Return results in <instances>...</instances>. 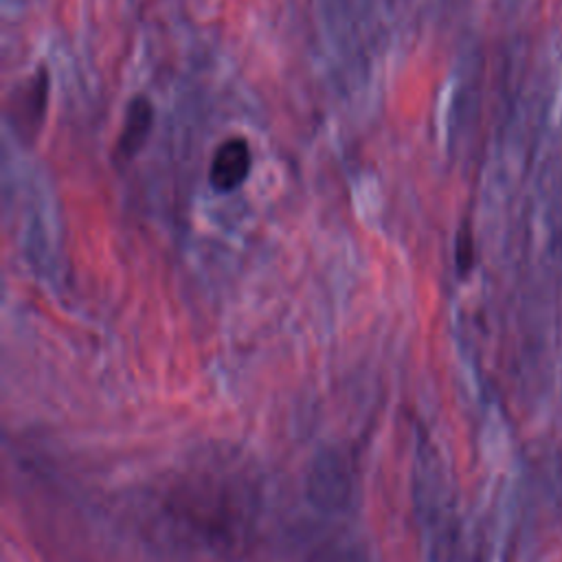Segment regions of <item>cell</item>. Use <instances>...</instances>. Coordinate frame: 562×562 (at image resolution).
Masks as SVG:
<instances>
[{
	"label": "cell",
	"instance_id": "obj_2",
	"mask_svg": "<svg viewBox=\"0 0 562 562\" xmlns=\"http://www.w3.org/2000/svg\"><path fill=\"white\" fill-rule=\"evenodd\" d=\"M252 167L250 145L241 136H233L222 140L211 158L209 167V182L220 193H231L239 189Z\"/></svg>",
	"mask_w": 562,
	"mask_h": 562
},
{
	"label": "cell",
	"instance_id": "obj_1",
	"mask_svg": "<svg viewBox=\"0 0 562 562\" xmlns=\"http://www.w3.org/2000/svg\"><path fill=\"white\" fill-rule=\"evenodd\" d=\"M48 86H50L48 72L44 66H40L35 72L20 79L7 97V105H4L7 125L18 138V143L24 147H31L44 127L46 110H48V92H50Z\"/></svg>",
	"mask_w": 562,
	"mask_h": 562
},
{
	"label": "cell",
	"instance_id": "obj_3",
	"mask_svg": "<svg viewBox=\"0 0 562 562\" xmlns=\"http://www.w3.org/2000/svg\"><path fill=\"white\" fill-rule=\"evenodd\" d=\"M151 127H154V103L145 94L132 97L125 108L123 125L112 149V160L116 165L132 162L134 156L145 147L151 134Z\"/></svg>",
	"mask_w": 562,
	"mask_h": 562
}]
</instances>
